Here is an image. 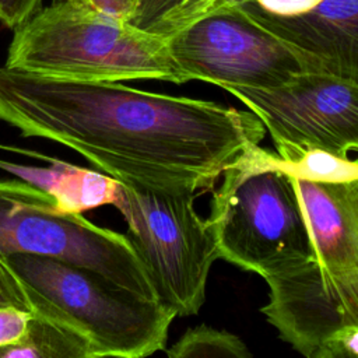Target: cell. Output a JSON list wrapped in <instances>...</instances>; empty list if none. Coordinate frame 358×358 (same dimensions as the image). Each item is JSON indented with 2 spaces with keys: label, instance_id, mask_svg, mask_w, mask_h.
Listing matches in <instances>:
<instances>
[{
  "label": "cell",
  "instance_id": "obj_19",
  "mask_svg": "<svg viewBox=\"0 0 358 358\" xmlns=\"http://www.w3.org/2000/svg\"><path fill=\"white\" fill-rule=\"evenodd\" d=\"M42 8V0H0V21L17 29Z\"/></svg>",
  "mask_w": 358,
  "mask_h": 358
},
{
  "label": "cell",
  "instance_id": "obj_2",
  "mask_svg": "<svg viewBox=\"0 0 358 358\" xmlns=\"http://www.w3.org/2000/svg\"><path fill=\"white\" fill-rule=\"evenodd\" d=\"M292 179L310 229L313 257L285 275L266 280L270 291L262 313L294 350L315 358L334 331L358 324V179Z\"/></svg>",
  "mask_w": 358,
  "mask_h": 358
},
{
  "label": "cell",
  "instance_id": "obj_18",
  "mask_svg": "<svg viewBox=\"0 0 358 358\" xmlns=\"http://www.w3.org/2000/svg\"><path fill=\"white\" fill-rule=\"evenodd\" d=\"M358 357V324L344 326L327 337L317 348L315 358Z\"/></svg>",
  "mask_w": 358,
  "mask_h": 358
},
{
  "label": "cell",
  "instance_id": "obj_16",
  "mask_svg": "<svg viewBox=\"0 0 358 358\" xmlns=\"http://www.w3.org/2000/svg\"><path fill=\"white\" fill-rule=\"evenodd\" d=\"M15 306L34 315L38 312L36 292L28 287L0 255V308Z\"/></svg>",
  "mask_w": 358,
  "mask_h": 358
},
{
  "label": "cell",
  "instance_id": "obj_21",
  "mask_svg": "<svg viewBox=\"0 0 358 358\" xmlns=\"http://www.w3.org/2000/svg\"><path fill=\"white\" fill-rule=\"evenodd\" d=\"M357 159H358V158H357Z\"/></svg>",
  "mask_w": 358,
  "mask_h": 358
},
{
  "label": "cell",
  "instance_id": "obj_11",
  "mask_svg": "<svg viewBox=\"0 0 358 358\" xmlns=\"http://www.w3.org/2000/svg\"><path fill=\"white\" fill-rule=\"evenodd\" d=\"M0 168L50 194L62 211L84 213L115 203L119 182L106 173L55 161L52 166H27L0 161Z\"/></svg>",
  "mask_w": 358,
  "mask_h": 358
},
{
  "label": "cell",
  "instance_id": "obj_5",
  "mask_svg": "<svg viewBox=\"0 0 358 358\" xmlns=\"http://www.w3.org/2000/svg\"><path fill=\"white\" fill-rule=\"evenodd\" d=\"M6 259L90 341L94 358H143L165 350L178 316L171 306L138 296L85 267L27 253Z\"/></svg>",
  "mask_w": 358,
  "mask_h": 358
},
{
  "label": "cell",
  "instance_id": "obj_12",
  "mask_svg": "<svg viewBox=\"0 0 358 358\" xmlns=\"http://www.w3.org/2000/svg\"><path fill=\"white\" fill-rule=\"evenodd\" d=\"M94 358L90 341L76 330L32 315L27 336L3 350L0 358Z\"/></svg>",
  "mask_w": 358,
  "mask_h": 358
},
{
  "label": "cell",
  "instance_id": "obj_3",
  "mask_svg": "<svg viewBox=\"0 0 358 358\" xmlns=\"http://www.w3.org/2000/svg\"><path fill=\"white\" fill-rule=\"evenodd\" d=\"M117 0H55L14 29L6 67L50 78L182 84L168 36L129 21Z\"/></svg>",
  "mask_w": 358,
  "mask_h": 358
},
{
  "label": "cell",
  "instance_id": "obj_17",
  "mask_svg": "<svg viewBox=\"0 0 358 358\" xmlns=\"http://www.w3.org/2000/svg\"><path fill=\"white\" fill-rule=\"evenodd\" d=\"M32 315L15 306L0 308V352L20 343L27 336Z\"/></svg>",
  "mask_w": 358,
  "mask_h": 358
},
{
  "label": "cell",
  "instance_id": "obj_20",
  "mask_svg": "<svg viewBox=\"0 0 358 358\" xmlns=\"http://www.w3.org/2000/svg\"><path fill=\"white\" fill-rule=\"evenodd\" d=\"M117 1H122V3H124V4H127L129 7H131L136 1H138V0H117Z\"/></svg>",
  "mask_w": 358,
  "mask_h": 358
},
{
  "label": "cell",
  "instance_id": "obj_6",
  "mask_svg": "<svg viewBox=\"0 0 358 358\" xmlns=\"http://www.w3.org/2000/svg\"><path fill=\"white\" fill-rule=\"evenodd\" d=\"M17 253L85 267L138 296L159 301L127 235L80 213L62 211L50 194L22 179H0V255Z\"/></svg>",
  "mask_w": 358,
  "mask_h": 358
},
{
  "label": "cell",
  "instance_id": "obj_14",
  "mask_svg": "<svg viewBox=\"0 0 358 358\" xmlns=\"http://www.w3.org/2000/svg\"><path fill=\"white\" fill-rule=\"evenodd\" d=\"M169 358L193 357H234L249 358L250 351L246 344L234 333L199 324L187 329L182 337L166 350Z\"/></svg>",
  "mask_w": 358,
  "mask_h": 358
},
{
  "label": "cell",
  "instance_id": "obj_10",
  "mask_svg": "<svg viewBox=\"0 0 358 358\" xmlns=\"http://www.w3.org/2000/svg\"><path fill=\"white\" fill-rule=\"evenodd\" d=\"M221 7L270 32L308 71L358 83V0H214L206 13Z\"/></svg>",
  "mask_w": 358,
  "mask_h": 358
},
{
  "label": "cell",
  "instance_id": "obj_4",
  "mask_svg": "<svg viewBox=\"0 0 358 358\" xmlns=\"http://www.w3.org/2000/svg\"><path fill=\"white\" fill-rule=\"evenodd\" d=\"M277 158L260 145L242 154L222 173L207 218L220 259L264 280L285 275L313 257L296 186Z\"/></svg>",
  "mask_w": 358,
  "mask_h": 358
},
{
  "label": "cell",
  "instance_id": "obj_8",
  "mask_svg": "<svg viewBox=\"0 0 358 358\" xmlns=\"http://www.w3.org/2000/svg\"><path fill=\"white\" fill-rule=\"evenodd\" d=\"M270 134L277 155L295 161L309 150L350 158L358 152V83L303 71L285 85L263 90L224 85Z\"/></svg>",
  "mask_w": 358,
  "mask_h": 358
},
{
  "label": "cell",
  "instance_id": "obj_7",
  "mask_svg": "<svg viewBox=\"0 0 358 358\" xmlns=\"http://www.w3.org/2000/svg\"><path fill=\"white\" fill-rule=\"evenodd\" d=\"M193 199L194 194L157 193L120 183L113 203L159 301L178 316L200 310L210 268L220 259L210 222L199 215Z\"/></svg>",
  "mask_w": 358,
  "mask_h": 358
},
{
  "label": "cell",
  "instance_id": "obj_15",
  "mask_svg": "<svg viewBox=\"0 0 358 358\" xmlns=\"http://www.w3.org/2000/svg\"><path fill=\"white\" fill-rule=\"evenodd\" d=\"M291 176L313 182H350L358 179V159L343 158L323 150H309L295 161L277 158Z\"/></svg>",
  "mask_w": 358,
  "mask_h": 358
},
{
  "label": "cell",
  "instance_id": "obj_13",
  "mask_svg": "<svg viewBox=\"0 0 358 358\" xmlns=\"http://www.w3.org/2000/svg\"><path fill=\"white\" fill-rule=\"evenodd\" d=\"M214 0H138L129 21L143 29L169 36L206 13Z\"/></svg>",
  "mask_w": 358,
  "mask_h": 358
},
{
  "label": "cell",
  "instance_id": "obj_9",
  "mask_svg": "<svg viewBox=\"0 0 358 358\" xmlns=\"http://www.w3.org/2000/svg\"><path fill=\"white\" fill-rule=\"evenodd\" d=\"M183 83L271 90L308 71L270 32L234 8L211 10L168 36Z\"/></svg>",
  "mask_w": 358,
  "mask_h": 358
},
{
  "label": "cell",
  "instance_id": "obj_1",
  "mask_svg": "<svg viewBox=\"0 0 358 358\" xmlns=\"http://www.w3.org/2000/svg\"><path fill=\"white\" fill-rule=\"evenodd\" d=\"M0 120L62 144L117 182L157 193L213 189L266 136L252 110L0 67Z\"/></svg>",
  "mask_w": 358,
  "mask_h": 358
}]
</instances>
